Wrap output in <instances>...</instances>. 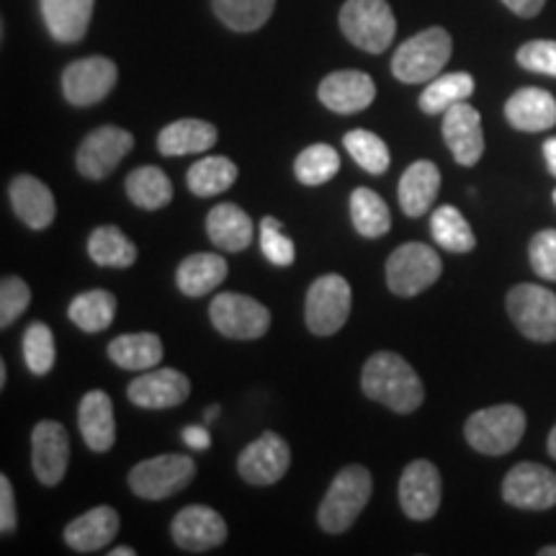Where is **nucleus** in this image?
<instances>
[{
    "label": "nucleus",
    "instance_id": "nucleus-41",
    "mask_svg": "<svg viewBox=\"0 0 556 556\" xmlns=\"http://www.w3.org/2000/svg\"><path fill=\"white\" fill-rule=\"evenodd\" d=\"M58 348H54V336L45 323H34L26 328L24 336V361L34 377H45L52 371Z\"/></svg>",
    "mask_w": 556,
    "mask_h": 556
},
{
    "label": "nucleus",
    "instance_id": "nucleus-49",
    "mask_svg": "<svg viewBox=\"0 0 556 556\" xmlns=\"http://www.w3.org/2000/svg\"><path fill=\"white\" fill-rule=\"evenodd\" d=\"M544 157H546L548 170H552V176H556V137L546 139V144H544Z\"/></svg>",
    "mask_w": 556,
    "mask_h": 556
},
{
    "label": "nucleus",
    "instance_id": "nucleus-11",
    "mask_svg": "<svg viewBox=\"0 0 556 556\" xmlns=\"http://www.w3.org/2000/svg\"><path fill=\"white\" fill-rule=\"evenodd\" d=\"M119 70L109 58H86L67 65L62 75V93L73 106H93L114 90Z\"/></svg>",
    "mask_w": 556,
    "mask_h": 556
},
{
    "label": "nucleus",
    "instance_id": "nucleus-55",
    "mask_svg": "<svg viewBox=\"0 0 556 556\" xmlns=\"http://www.w3.org/2000/svg\"><path fill=\"white\" fill-rule=\"evenodd\" d=\"M554 204H556V191H554Z\"/></svg>",
    "mask_w": 556,
    "mask_h": 556
},
{
    "label": "nucleus",
    "instance_id": "nucleus-33",
    "mask_svg": "<svg viewBox=\"0 0 556 556\" xmlns=\"http://www.w3.org/2000/svg\"><path fill=\"white\" fill-rule=\"evenodd\" d=\"M475 93V78L469 73H448L438 75L428 83V88L420 96V109L426 114H446L456 103L469 101V96Z\"/></svg>",
    "mask_w": 556,
    "mask_h": 556
},
{
    "label": "nucleus",
    "instance_id": "nucleus-6",
    "mask_svg": "<svg viewBox=\"0 0 556 556\" xmlns=\"http://www.w3.org/2000/svg\"><path fill=\"white\" fill-rule=\"evenodd\" d=\"M197 477V462L184 454H163L155 458H144L129 471V486L142 500H168Z\"/></svg>",
    "mask_w": 556,
    "mask_h": 556
},
{
    "label": "nucleus",
    "instance_id": "nucleus-36",
    "mask_svg": "<svg viewBox=\"0 0 556 556\" xmlns=\"http://www.w3.org/2000/svg\"><path fill=\"white\" fill-rule=\"evenodd\" d=\"M186 180H189V191L197 193V197H217V193H225L238 180V165L219 155L204 157L191 165L189 178Z\"/></svg>",
    "mask_w": 556,
    "mask_h": 556
},
{
    "label": "nucleus",
    "instance_id": "nucleus-53",
    "mask_svg": "<svg viewBox=\"0 0 556 556\" xmlns=\"http://www.w3.org/2000/svg\"><path fill=\"white\" fill-rule=\"evenodd\" d=\"M539 556H556V546H544L539 552Z\"/></svg>",
    "mask_w": 556,
    "mask_h": 556
},
{
    "label": "nucleus",
    "instance_id": "nucleus-19",
    "mask_svg": "<svg viewBox=\"0 0 556 556\" xmlns=\"http://www.w3.org/2000/svg\"><path fill=\"white\" fill-rule=\"evenodd\" d=\"M443 139H446L458 165H464V168L477 165L479 157L484 155V131L479 111L469 106L467 101L451 106L443 114Z\"/></svg>",
    "mask_w": 556,
    "mask_h": 556
},
{
    "label": "nucleus",
    "instance_id": "nucleus-45",
    "mask_svg": "<svg viewBox=\"0 0 556 556\" xmlns=\"http://www.w3.org/2000/svg\"><path fill=\"white\" fill-rule=\"evenodd\" d=\"M518 65L531 70V73L552 75V78H556V41H528V45L518 50Z\"/></svg>",
    "mask_w": 556,
    "mask_h": 556
},
{
    "label": "nucleus",
    "instance_id": "nucleus-14",
    "mask_svg": "<svg viewBox=\"0 0 556 556\" xmlns=\"http://www.w3.org/2000/svg\"><path fill=\"white\" fill-rule=\"evenodd\" d=\"M289 464V443L278 433H274V430H266V433L255 438V441L242 451L238 458V471L248 484L268 486L276 484L278 479L287 475Z\"/></svg>",
    "mask_w": 556,
    "mask_h": 556
},
{
    "label": "nucleus",
    "instance_id": "nucleus-15",
    "mask_svg": "<svg viewBox=\"0 0 556 556\" xmlns=\"http://www.w3.org/2000/svg\"><path fill=\"white\" fill-rule=\"evenodd\" d=\"M441 471L428 458H417L400 477V505L407 518L430 520L441 507Z\"/></svg>",
    "mask_w": 556,
    "mask_h": 556
},
{
    "label": "nucleus",
    "instance_id": "nucleus-32",
    "mask_svg": "<svg viewBox=\"0 0 556 556\" xmlns=\"http://www.w3.org/2000/svg\"><path fill=\"white\" fill-rule=\"evenodd\" d=\"M127 197L135 206L155 212V208L170 204L173 184L155 165H142L127 176Z\"/></svg>",
    "mask_w": 556,
    "mask_h": 556
},
{
    "label": "nucleus",
    "instance_id": "nucleus-28",
    "mask_svg": "<svg viewBox=\"0 0 556 556\" xmlns=\"http://www.w3.org/2000/svg\"><path fill=\"white\" fill-rule=\"evenodd\" d=\"M219 131L214 124L201 119H180L173 122L160 131L157 150L165 157H184L197 155V152H206L217 144Z\"/></svg>",
    "mask_w": 556,
    "mask_h": 556
},
{
    "label": "nucleus",
    "instance_id": "nucleus-44",
    "mask_svg": "<svg viewBox=\"0 0 556 556\" xmlns=\"http://www.w3.org/2000/svg\"><path fill=\"white\" fill-rule=\"evenodd\" d=\"M528 258L536 276L556 281V229H541L528 248Z\"/></svg>",
    "mask_w": 556,
    "mask_h": 556
},
{
    "label": "nucleus",
    "instance_id": "nucleus-26",
    "mask_svg": "<svg viewBox=\"0 0 556 556\" xmlns=\"http://www.w3.org/2000/svg\"><path fill=\"white\" fill-rule=\"evenodd\" d=\"M96 0H39L47 31L62 45H75L86 37Z\"/></svg>",
    "mask_w": 556,
    "mask_h": 556
},
{
    "label": "nucleus",
    "instance_id": "nucleus-52",
    "mask_svg": "<svg viewBox=\"0 0 556 556\" xmlns=\"http://www.w3.org/2000/svg\"><path fill=\"white\" fill-rule=\"evenodd\" d=\"M217 417H219V407H208V409H206V415H204V422L217 420Z\"/></svg>",
    "mask_w": 556,
    "mask_h": 556
},
{
    "label": "nucleus",
    "instance_id": "nucleus-35",
    "mask_svg": "<svg viewBox=\"0 0 556 556\" xmlns=\"http://www.w3.org/2000/svg\"><path fill=\"white\" fill-rule=\"evenodd\" d=\"M430 232H433V240L448 253H471L477 245L475 232H471L469 222L464 219V214L458 212L456 206H438L430 217Z\"/></svg>",
    "mask_w": 556,
    "mask_h": 556
},
{
    "label": "nucleus",
    "instance_id": "nucleus-51",
    "mask_svg": "<svg viewBox=\"0 0 556 556\" xmlns=\"http://www.w3.org/2000/svg\"><path fill=\"white\" fill-rule=\"evenodd\" d=\"M111 556H135V548H129V546H119V548H111Z\"/></svg>",
    "mask_w": 556,
    "mask_h": 556
},
{
    "label": "nucleus",
    "instance_id": "nucleus-46",
    "mask_svg": "<svg viewBox=\"0 0 556 556\" xmlns=\"http://www.w3.org/2000/svg\"><path fill=\"white\" fill-rule=\"evenodd\" d=\"M16 528V500L9 477H0V531L11 533Z\"/></svg>",
    "mask_w": 556,
    "mask_h": 556
},
{
    "label": "nucleus",
    "instance_id": "nucleus-16",
    "mask_svg": "<svg viewBox=\"0 0 556 556\" xmlns=\"http://www.w3.org/2000/svg\"><path fill=\"white\" fill-rule=\"evenodd\" d=\"M170 533L176 546L184 548V552L204 554L225 544L227 523L217 510H212V507L189 505L173 518Z\"/></svg>",
    "mask_w": 556,
    "mask_h": 556
},
{
    "label": "nucleus",
    "instance_id": "nucleus-24",
    "mask_svg": "<svg viewBox=\"0 0 556 556\" xmlns=\"http://www.w3.org/2000/svg\"><path fill=\"white\" fill-rule=\"evenodd\" d=\"M505 116L518 131H546L556 124V101L544 88H520L505 103Z\"/></svg>",
    "mask_w": 556,
    "mask_h": 556
},
{
    "label": "nucleus",
    "instance_id": "nucleus-25",
    "mask_svg": "<svg viewBox=\"0 0 556 556\" xmlns=\"http://www.w3.org/2000/svg\"><path fill=\"white\" fill-rule=\"evenodd\" d=\"M206 235L214 248L225 253H240L253 242L255 227L245 208L238 204H217L206 217Z\"/></svg>",
    "mask_w": 556,
    "mask_h": 556
},
{
    "label": "nucleus",
    "instance_id": "nucleus-23",
    "mask_svg": "<svg viewBox=\"0 0 556 556\" xmlns=\"http://www.w3.org/2000/svg\"><path fill=\"white\" fill-rule=\"evenodd\" d=\"M78 428L83 441L90 451H109L116 441V420H114V402L106 392L93 389L83 397L78 407Z\"/></svg>",
    "mask_w": 556,
    "mask_h": 556
},
{
    "label": "nucleus",
    "instance_id": "nucleus-48",
    "mask_svg": "<svg viewBox=\"0 0 556 556\" xmlns=\"http://www.w3.org/2000/svg\"><path fill=\"white\" fill-rule=\"evenodd\" d=\"M503 3L510 9L516 16H523V18H533L536 13L544 9L546 0H503Z\"/></svg>",
    "mask_w": 556,
    "mask_h": 556
},
{
    "label": "nucleus",
    "instance_id": "nucleus-13",
    "mask_svg": "<svg viewBox=\"0 0 556 556\" xmlns=\"http://www.w3.org/2000/svg\"><path fill=\"white\" fill-rule=\"evenodd\" d=\"M503 497L507 505L520 510H548L556 505V475L544 464H518L507 471Z\"/></svg>",
    "mask_w": 556,
    "mask_h": 556
},
{
    "label": "nucleus",
    "instance_id": "nucleus-8",
    "mask_svg": "<svg viewBox=\"0 0 556 556\" xmlns=\"http://www.w3.org/2000/svg\"><path fill=\"white\" fill-rule=\"evenodd\" d=\"M507 315L528 340H556V294L539 283H518L507 294Z\"/></svg>",
    "mask_w": 556,
    "mask_h": 556
},
{
    "label": "nucleus",
    "instance_id": "nucleus-39",
    "mask_svg": "<svg viewBox=\"0 0 556 556\" xmlns=\"http://www.w3.org/2000/svg\"><path fill=\"white\" fill-rule=\"evenodd\" d=\"M340 155L330 144H312L302 150L294 160V173L299 184L304 186H323L338 176Z\"/></svg>",
    "mask_w": 556,
    "mask_h": 556
},
{
    "label": "nucleus",
    "instance_id": "nucleus-18",
    "mask_svg": "<svg viewBox=\"0 0 556 556\" xmlns=\"http://www.w3.org/2000/svg\"><path fill=\"white\" fill-rule=\"evenodd\" d=\"M191 381L178 368H150L127 389L129 402L144 409H168L189 400Z\"/></svg>",
    "mask_w": 556,
    "mask_h": 556
},
{
    "label": "nucleus",
    "instance_id": "nucleus-10",
    "mask_svg": "<svg viewBox=\"0 0 556 556\" xmlns=\"http://www.w3.org/2000/svg\"><path fill=\"white\" fill-rule=\"evenodd\" d=\"M208 317L217 332L229 340H258L270 328V312L258 299L225 291L212 299Z\"/></svg>",
    "mask_w": 556,
    "mask_h": 556
},
{
    "label": "nucleus",
    "instance_id": "nucleus-12",
    "mask_svg": "<svg viewBox=\"0 0 556 556\" xmlns=\"http://www.w3.org/2000/svg\"><path fill=\"white\" fill-rule=\"evenodd\" d=\"M131 148H135V137L127 129L101 127L83 139L75 163H78L80 176L101 180L109 173H114L116 165L129 155Z\"/></svg>",
    "mask_w": 556,
    "mask_h": 556
},
{
    "label": "nucleus",
    "instance_id": "nucleus-40",
    "mask_svg": "<svg viewBox=\"0 0 556 556\" xmlns=\"http://www.w3.org/2000/svg\"><path fill=\"white\" fill-rule=\"evenodd\" d=\"M348 155H351L356 163L371 176H381L389 168V148L387 142L379 135L368 129H353L348 131L343 139Z\"/></svg>",
    "mask_w": 556,
    "mask_h": 556
},
{
    "label": "nucleus",
    "instance_id": "nucleus-38",
    "mask_svg": "<svg viewBox=\"0 0 556 556\" xmlns=\"http://www.w3.org/2000/svg\"><path fill=\"white\" fill-rule=\"evenodd\" d=\"M351 219L353 227L358 229L361 238H381L392 227L389 206L377 191L356 189L351 193Z\"/></svg>",
    "mask_w": 556,
    "mask_h": 556
},
{
    "label": "nucleus",
    "instance_id": "nucleus-47",
    "mask_svg": "<svg viewBox=\"0 0 556 556\" xmlns=\"http://www.w3.org/2000/svg\"><path fill=\"white\" fill-rule=\"evenodd\" d=\"M184 443L189 448H197V451H206L208 443H212V435H208V428L206 426H189L184 428Z\"/></svg>",
    "mask_w": 556,
    "mask_h": 556
},
{
    "label": "nucleus",
    "instance_id": "nucleus-30",
    "mask_svg": "<svg viewBox=\"0 0 556 556\" xmlns=\"http://www.w3.org/2000/svg\"><path fill=\"white\" fill-rule=\"evenodd\" d=\"M109 358L127 371H150L163 361V343L155 332H127L111 340Z\"/></svg>",
    "mask_w": 556,
    "mask_h": 556
},
{
    "label": "nucleus",
    "instance_id": "nucleus-31",
    "mask_svg": "<svg viewBox=\"0 0 556 556\" xmlns=\"http://www.w3.org/2000/svg\"><path fill=\"white\" fill-rule=\"evenodd\" d=\"M88 255L103 268H129L137 261V245L119 227L103 225L90 232Z\"/></svg>",
    "mask_w": 556,
    "mask_h": 556
},
{
    "label": "nucleus",
    "instance_id": "nucleus-37",
    "mask_svg": "<svg viewBox=\"0 0 556 556\" xmlns=\"http://www.w3.org/2000/svg\"><path fill=\"white\" fill-rule=\"evenodd\" d=\"M214 13L227 29L232 31H258L274 13L276 0H212Z\"/></svg>",
    "mask_w": 556,
    "mask_h": 556
},
{
    "label": "nucleus",
    "instance_id": "nucleus-7",
    "mask_svg": "<svg viewBox=\"0 0 556 556\" xmlns=\"http://www.w3.org/2000/svg\"><path fill=\"white\" fill-rule=\"evenodd\" d=\"M443 263L433 248L422 242H405L389 255L387 283L397 296H417L441 278Z\"/></svg>",
    "mask_w": 556,
    "mask_h": 556
},
{
    "label": "nucleus",
    "instance_id": "nucleus-29",
    "mask_svg": "<svg viewBox=\"0 0 556 556\" xmlns=\"http://www.w3.org/2000/svg\"><path fill=\"white\" fill-rule=\"evenodd\" d=\"M227 278V261L219 258L217 253H193L184 258L176 270V283L180 294L199 299L212 294Z\"/></svg>",
    "mask_w": 556,
    "mask_h": 556
},
{
    "label": "nucleus",
    "instance_id": "nucleus-4",
    "mask_svg": "<svg viewBox=\"0 0 556 556\" xmlns=\"http://www.w3.org/2000/svg\"><path fill=\"white\" fill-rule=\"evenodd\" d=\"M469 446L484 456H505L526 433V413L518 405H495L479 409L467 420Z\"/></svg>",
    "mask_w": 556,
    "mask_h": 556
},
{
    "label": "nucleus",
    "instance_id": "nucleus-3",
    "mask_svg": "<svg viewBox=\"0 0 556 556\" xmlns=\"http://www.w3.org/2000/svg\"><path fill=\"white\" fill-rule=\"evenodd\" d=\"M451 47L454 45H451L448 31L441 29V26L415 34L413 39H407L394 52V78L409 83V86H415V83H430L446 67V62L451 60Z\"/></svg>",
    "mask_w": 556,
    "mask_h": 556
},
{
    "label": "nucleus",
    "instance_id": "nucleus-42",
    "mask_svg": "<svg viewBox=\"0 0 556 556\" xmlns=\"http://www.w3.org/2000/svg\"><path fill=\"white\" fill-rule=\"evenodd\" d=\"M261 250L274 266H291L296 258V248L291 238L283 235V225L276 217H263L261 222Z\"/></svg>",
    "mask_w": 556,
    "mask_h": 556
},
{
    "label": "nucleus",
    "instance_id": "nucleus-21",
    "mask_svg": "<svg viewBox=\"0 0 556 556\" xmlns=\"http://www.w3.org/2000/svg\"><path fill=\"white\" fill-rule=\"evenodd\" d=\"M119 533V513L109 505H99L93 510L83 513L65 528V541L73 552L93 554L109 546Z\"/></svg>",
    "mask_w": 556,
    "mask_h": 556
},
{
    "label": "nucleus",
    "instance_id": "nucleus-1",
    "mask_svg": "<svg viewBox=\"0 0 556 556\" xmlns=\"http://www.w3.org/2000/svg\"><path fill=\"white\" fill-rule=\"evenodd\" d=\"M361 387H364L368 400L381 402L400 415L415 413L426 400V387H422L415 368L397 353L389 351L374 353L366 361Z\"/></svg>",
    "mask_w": 556,
    "mask_h": 556
},
{
    "label": "nucleus",
    "instance_id": "nucleus-54",
    "mask_svg": "<svg viewBox=\"0 0 556 556\" xmlns=\"http://www.w3.org/2000/svg\"><path fill=\"white\" fill-rule=\"evenodd\" d=\"M5 384V364H0V387Z\"/></svg>",
    "mask_w": 556,
    "mask_h": 556
},
{
    "label": "nucleus",
    "instance_id": "nucleus-5",
    "mask_svg": "<svg viewBox=\"0 0 556 556\" xmlns=\"http://www.w3.org/2000/svg\"><path fill=\"white\" fill-rule=\"evenodd\" d=\"M340 29L358 50L379 54L392 45L397 21L387 0H345L340 11Z\"/></svg>",
    "mask_w": 556,
    "mask_h": 556
},
{
    "label": "nucleus",
    "instance_id": "nucleus-20",
    "mask_svg": "<svg viewBox=\"0 0 556 556\" xmlns=\"http://www.w3.org/2000/svg\"><path fill=\"white\" fill-rule=\"evenodd\" d=\"M319 101L336 114H358L377 99V86L361 70H338L319 83Z\"/></svg>",
    "mask_w": 556,
    "mask_h": 556
},
{
    "label": "nucleus",
    "instance_id": "nucleus-43",
    "mask_svg": "<svg viewBox=\"0 0 556 556\" xmlns=\"http://www.w3.org/2000/svg\"><path fill=\"white\" fill-rule=\"evenodd\" d=\"M31 304V289L24 278L5 276L0 283V328H11Z\"/></svg>",
    "mask_w": 556,
    "mask_h": 556
},
{
    "label": "nucleus",
    "instance_id": "nucleus-2",
    "mask_svg": "<svg viewBox=\"0 0 556 556\" xmlns=\"http://www.w3.org/2000/svg\"><path fill=\"white\" fill-rule=\"evenodd\" d=\"M374 492V479L368 475V469L358 467H345L340 475L332 479L328 495H325L323 505L317 510L319 528L325 533H345L348 528L356 523L364 507L368 505Z\"/></svg>",
    "mask_w": 556,
    "mask_h": 556
},
{
    "label": "nucleus",
    "instance_id": "nucleus-17",
    "mask_svg": "<svg viewBox=\"0 0 556 556\" xmlns=\"http://www.w3.org/2000/svg\"><path fill=\"white\" fill-rule=\"evenodd\" d=\"M70 464V435L62 422L41 420L31 433V467L41 484L62 482Z\"/></svg>",
    "mask_w": 556,
    "mask_h": 556
},
{
    "label": "nucleus",
    "instance_id": "nucleus-50",
    "mask_svg": "<svg viewBox=\"0 0 556 556\" xmlns=\"http://www.w3.org/2000/svg\"><path fill=\"white\" fill-rule=\"evenodd\" d=\"M546 448H548V454H552V458H556V426H554V430H552V433H548Z\"/></svg>",
    "mask_w": 556,
    "mask_h": 556
},
{
    "label": "nucleus",
    "instance_id": "nucleus-9",
    "mask_svg": "<svg viewBox=\"0 0 556 556\" xmlns=\"http://www.w3.org/2000/svg\"><path fill=\"white\" fill-rule=\"evenodd\" d=\"M351 283L340 274L319 276L307 291V304H304V317L307 328L315 336H336L348 323L351 315Z\"/></svg>",
    "mask_w": 556,
    "mask_h": 556
},
{
    "label": "nucleus",
    "instance_id": "nucleus-34",
    "mask_svg": "<svg viewBox=\"0 0 556 556\" xmlns=\"http://www.w3.org/2000/svg\"><path fill=\"white\" fill-rule=\"evenodd\" d=\"M67 315L83 332H101L114 323L116 296L103 289L83 291V294L73 299Z\"/></svg>",
    "mask_w": 556,
    "mask_h": 556
},
{
    "label": "nucleus",
    "instance_id": "nucleus-27",
    "mask_svg": "<svg viewBox=\"0 0 556 556\" xmlns=\"http://www.w3.org/2000/svg\"><path fill=\"white\" fill-rule=\"evenodd\" d=\"M441 189V170L430 160H417L402 173L400 180V206L407 217H422L430 212Z\"/></svg>",
    "mask_w": 556,
    "mask_h": 556
},
{
    "label": "nucleus",
    "instance_id": "nucleus-22",
    "mask_svg": "<svg viewBox=\"0 0 556 556\" xmlns=\"http://www.w3.org/2000/svg\"><path fill=\"white\" fill-rule=\"evenodd\" d=\"M11 206L16 217L31 229H47L54 222L58 206H54L52 191L34 176H16L9 186Z\"/></svg>",
    "mask_w": 556,
    "mask_h": 556
}]
</instances>
